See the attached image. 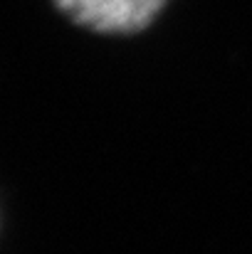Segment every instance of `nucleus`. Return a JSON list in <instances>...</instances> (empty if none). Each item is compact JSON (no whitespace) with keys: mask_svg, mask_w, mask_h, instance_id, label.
<instances>
[{"mask_svg":"<svg viewBox=\"0 0 252 254\" xmlns=\"http://www.w3.org/2000/svg\"><path fill=\"white\" fill-rule=\"evenodd\" d=\"M75 27L94 35L129 37L146 32L170 0H50Z\"/></svg>","mask_w":252,"mask_h":254,"instance_id":"obj_1","label":"nucleus"}]
</instances>
